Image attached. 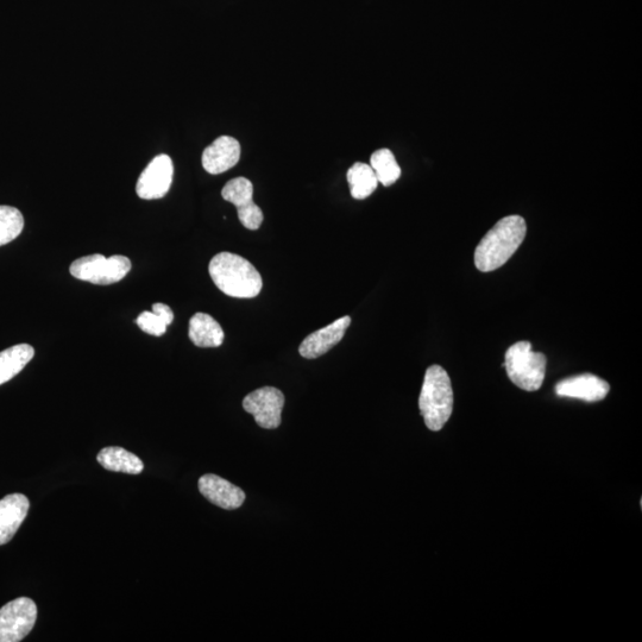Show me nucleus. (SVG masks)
<instances>
[{
    "label": "nucleus",
    "mask_w": 642,
    "mask_h": 642,
    "mask_svg": "<svg viewBox=\"0 0 642 642\" xmlns=\"http://www.w3.org/2000/svg\"><path fill=\"white\" fill-rule=\"evenodd\" d=\"M188 336L198 348H219L225 338L222 326L206 313L194 314L190 320Z\"/></svg>",
    "instance_id": "nucleus-15"
},
{
    "label": "nucleus",
    "mask_w": 642,
    "mask_h": 642,
    "mask_svg": "<svg viewBox=\"0 0 642 642\" xmlns=\"http://www.w3.org/2000/svg\"><path fill=\"white\" fill-rule=\"evenodd\" d=\"M547 358L532 350L530 342H519L506 352L505 364L509 379L526 392H537L543 386Z\"/></svg>",
    "instance_id": "nucleus-4"
},
{
    "label": "nucleus",
    "mask_w": 642,
    "mask_h": 642,
    "mask_svg": "<svg viewBox=\"0 0 642 642\" xmlns=\"http://www.w3.org/2000/svg\"><path fill=\"white\" fill-rule=\"evenodd\" d=\"M34 356L35 350L29 344H18L0 352V386L20 374Z\"/></svg>",
    "instance_id": "nucleus-17"
},
{
    "label": "nucleus",
    "mask_w": 642,
    "mask_h": 642,
    "mask_svg": "<svg viewBox=\"0 0 642 642\" xmlns=\"http://www.w3.org/2000/svg\"><path fill=\"white\" fill-rule=\"evenodd\" d=\"M30 502L23 494H11L0 500V545L8 544L27 518Z\"/></svg>",
    "instance_id": "nucleus-14"
},
{
    "label": "nucleus",
    "mask_w": 642,
    "mask_h": 642,
    "mask_svg": "<svg viewBox=\"0 0 642 642\" xmlns=\"http://www.w3.org/2000/svg\"><path fill=\"white\" fill-rule=\"evenodd\" d=\"M209 273L219 291L231 298L253 299L261 293V274L242 256L217 254L210 262Z\"/></svg>",
    "instance_id": "nucleus-2"
},
{
    "label": "nucleus",
    "mask_w": 642,
    "mask_h": 642,
    "mask_svg": "<svg viewBox=\"0 0 642 642\" xmlns=\"http://www.w3.org/2000/svg\"><path fill=\"white\" fill-rule=\"evenodd\" d=\"M37 607L28 597H20L0 609V642L22 641L35 626Z\"/></svg>",
    "instance_id": "nucleus-6"
},
{
    "label": "nucleus",
    "mask_w": 642,
    "mask_h": 642,
    "mask_svg": "<svg viewBox=\"0 0 642 642\" xmlns=\"http://www.w3.org/2000/svg\"><path fill=\"white\" fill-rule=\"evenodd\" d=\"M174 166L171 157L162 154L149 163L137 181L136 192L144 200L165 197L171 190Z\"/></svg>",
    "instance_id": "nucleus-9"
},
{
    "label": "nucleus",
    "mask_w": 642,
    "mask_h": 642,
    "mask_svg": "<svg viewBox=\"0 0 642 642\" xmlns=\"http://www.w3.org/2000/svg\"><path fill=\"white\" fill-rule=\"evenodd\" d=\"M350 325L351 318L345 316L333 321L323 329L311 333L302 341L299 354L307 360H316V358L327 354L333 346L341 343Z\"/></svg>",
    "instance_id": "nucleus-10"
},
{
    "label": "nucleus",
    "mask_w": 642,
    "mask_h": 642,
    "mask_svg": "<svg viewBox=\"0 0 642 642\" xmlns=\"http://www.w3.org/2000/svg\"><path fill=\"white\" fill-rule=\"evenodd\" d=\"M526 234L527 225L524 218L520 216L502 218L477 245L476 268L482 273H489L505 266L524 242Z\"/></svg>",
    "instance_id": "nucleus-1"
},
{
    "label": "nucleus",
    "mask_w": 642,
    "mask_h": 642,
    "mask_svg": "<svg viewBox=\"0 0 642 642\" xmlns=\"http://www.w3.org/2000/svg\"><path fill=\"white\" fill-rule=\"evenodd\" d=\"M285 395L278 388L263 387L245 396L244 411L253 415L256 424L266 430H275L281 425Z\"/></svg>",
    "instance_id": "nucleus-7"
},
{
    "label": "nucleus",
    "mask_w": 642,
    "mask_h": 642,
    "mask_svg": "<svg viewBox=\"0 0 642 642\" xmlns=\"http://www.w3.org/2000/svg\"><path fill=\"white\" fill-rule=\"evenodd\" d=\"M610 386L600 377L583 374L560 381L556 393L564 398L578 399L587 402L602 401L608 395Z\"/></svg>",
    "instance_id": "nucleus-13"
},
{
    "label": "nucleus",
    "mask_w": 642,
    "mask_h": 642,
    "mask_svg": "<svg viewBox=\"0 0 642 642\" xmlns=\"http://www.w3.org/2000/svg\"><path fill=\"white\" fill-rule=\"evenodd\" d=\"M24 229V218L20 210L11 206H0V247L15 241Z\"/></svg>",
    "instance_id": "nucleus-21"
},
{
    "label": "nucleus",
    "mask_w": 642,
    "mask_h": 642,
    "mask_svg": "<svg viewBox=\"0 0 642 642\" xmlns=\"http://www.w3.org/2000/svg\"><path fill=\"white\" fill-rule=\"evenodd\" d=\"M130 270L131 261L128 257L115 255L106 258L100 254L81 257L69 268L75 279L104 286L122 281Z\"/></svg>",
    "instance_id": "nucleus-5"
},
{
    "label": "nucleus",
    "mask_w": 642,
    "mask_h": 642,
    "mask_svg": "<svg viewBox=\"0 0 642 642\" xmlns=\"http://www.w3.org/2000/svg\"><path fill=\"white\" fill-rule=\"evenodd\" d=\"M174 313L172 308L157 302L153 305V311L143 312L137 318L136 323L143 332L150 336L161 337L167 332V327L173 323Z\"/></svg>",
    "instance_id": "nucleus-19"
},
{
    "label": "nucleus",
    "mask_w": 642,
    "mask_h": 642,
    "mask_svg": "<svg viewBox=\"0 0 642 642\" xmlns=\"http://www.w3.org/2000/svg\"><path fill=\"white\" fill-rule=\"evenodd\" d=\"M346 178H348L352 198L356 200L369 198L379 186V180H377L373 168L367 163H355L349 169Z\"/></svg>",
    "instance_id": "nucleus-18"
},
{
    "label": "nucleus",
    "mask_w": 642,
    "mask_h": 642,
    "mask_svg": "<svg viewBox=\"0 0 642 642\" xmlns=\"http://www.w3.org/2000/svg\"><path fill=\"white\" fill-rule=\"evenodd\" d=\"M241 159V144L234 137L217 138L203 153V167L211 175H219L234 168Z\"/></svg>",
    "instance_id": "nucleus-12"
},
{
    "label": "nucleus",
    "mask_w": 642,
    "mask_h": 642,
    "mask_svg": "<svg viewBox=\"0 0 642 642\" xmlns=\"http://www.w3.org/2000/svg\"><path fill=\"white\" fill-rule=\"evenodd\" d=\"M222 197L237 207L238 218L244 228L258 230L263 223V212L254 203L253 182L245 178L232 179L222 191Z\"/></svg>",
    "instance_id": "nucleus-8"
},
{
    "label": "nucleus",
    "mask_w": 642,
    "mask_h": 642,
    "mask_svg": "<svg viewBox=\"0 0 642 642\" xmlns=\"http://www.w3.org/2000/svg\"><path fill=\"white\" fill-rule=\"evenodd\" d=\"M419 408L428 430L433 432L442 430L451 418L453 389L449 374L440 365L426 370Z\"/></svg>",
    "instance_id": "nucleus-3"
},
{
    "label": "nucleus",
    "mask_w": 642,
    "mask_h": 642,
    "mask_svg": "<svg viewBox=\"0 0 642 642\" xmlns=\"http://www.w3.org/2000/svg\"><path fill=\"white\" fill-rule=\"evenodd\" d=\"M198 487L205 499L226 511L241 508L247 499L241 488L213 474L201 476Z\"/></svg>",
    "instance_id": "nucleus-11"
},
{
    "label": "nucleus",
    "mask_w": 642,
    "mask_h": 642,
    "mask_svg": "<svg viewBox=\"0 0 642 642\" xmlns=\"http://www.w3.org/2000/svg\"><path fill=\"white\" fill-rule=\"evenodd\" d=\"M370 167L373 168L377 180L385 187L394 185L400 179L401 168L389 149L375 151L370 157Z\"/></svg>",
    "instance_id": "nucleus-20"
},
{
    "label": "nucleus",
    "mask_w": 642,
    "mask_h": 642,
    "mask_svg": "<svg viewBox=\"0 0 642 642\" xmlns=\"http://www.w3.org/2000/svg\"><path fill=\"white\" fill-rule=\"evenodd\" d=\"M98 462L106 470L128 475H140L144 464L140 458L118 446H110L98 453Z\"/></svg>",
    "instance_id": "nucleus-16"
}]
</instances>
